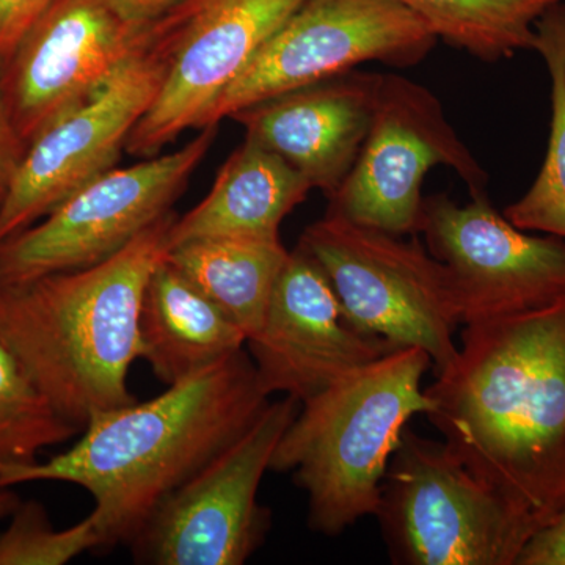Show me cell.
<instances>
[{"instance_id":"25","label":"cell","mask_w":565,"mask_h":565,"mask_svg":"<svg viewBox=\"0 0 565 565\" xmlns=\"http://www.w3.org/2000/svg\"><path fill=\"white\" fill-rule=\"evenodd\" d=\"M515 565H565V509L531 535Z\"/></svg>"},{"instance_id":"15","label":"cell","mask_w":565,"mask_h":565,"mask_svg":"<svg viewBox=\"0 0 565 565\" xmlns=\"http://www.w3.org/2000/svg\"><path fill=\"white\" fill-rule=\"evenodd\" d=\"M247 348L264 390L299 403L396 351L348 318L321 264L299 244L289 252L262 329Z\"/></svg>"},{"instance_id":"7","label":"cell","mask_w":565,"mask_h":565,"mask_svg":"<svg viewBox=\"0 0 565 565\" xmlns=\"http://www.w3.org/2000/svg\"><path fill=\"white\" fill-rule=\"evenodd\" d=\"M217 136L206 126L180 150L111 169L46 217L0 243V285H28L46 275L106 262L172 212Z\"/></svg>"},{"instance_id":"27","label":"cell","mask_w":565,"mask_h":565,"mask_svg":"<svg viewBox=\"0 0 565 565\" xmlns=\"http://www.w3.org/2000/svg\"><path fill=\"white\" fill-rule=\"evenodd\" d=\"M110 2L126 20L148 24L180 0H110Z\"/></svg>"},{"instance_id":"9","label":"cell","mask_w":565,"mask_h":565,"mask_svg":"<svg viewBox=\"0 0 565 565\" xmlns=\"http://www.w3.org/2000/svg\"><path fill=\"white\" fill-rule=\"evenodd\" d=\"M455 170L471 199L487 193L486 170L422 84L382 74L370 132L329 214L394 236L422 233L423 181L434 167Z\"/></svg>"},{"instance_id":"21","label":"cell","mask_w":565,"mask_h":565,"mask_svg":"<svg viewBox=\"0 0 565 565\" xmlns=\"http://www.w3.org/2000/svg\"><path fill=\"white\" fill-rule=\"evenodd\" d=\"M533 50L545 61L552 79V125L541 172L504 217L525 232L565 239V2H556L535 22Z\"/></svg>"},{"instance_id":"23","label":"cell","mask_w":565,"mask_h":565,"mask_svg":"<svg viewBox=\"0 0 565 565\" xmlns=\"http://www.w3.org/2000/svg\"><path fill=\"white\" fill-rule=\"evenodd\" d=\"M104 548L98 519L92 514L55 530L39 501H21L0 533V565H65L88 550Z\"/></svg>"},{"instance_id":"4","label":"cell","mask_w":565,"mask_h":565,"mask_svg":"<svg viewBox=\"0 0 565 565\" xmlns=\"http://www.w3.org/2000/svg\"><path fill=\"white\" fill-rule=\"evenodd\" d=\"M430 366L423 349H396L300 403L269 470L305 490L315 533L334 537L375 514L405 427L433 407L422 385Z\"/></svg>"},{"instance_id":"13","label":"cell","mask_w":565,"mask_h":565,"mask_svg":"<svg viewBox=\"0 0 565 565\" xmlns=\"http://www.w3.org/2000/svg\"><path fill=\"white\" fill-rule=\"evenodd\" d=\"M427 250L455 280L463 323L537 310L565 299V241L533 236L494 210L489 195L459 204L424 199Z\"/></svg>"},{"instance_id":"14","label":"cell","mask_w":565,"mask_h":565,"mask_svg":"<svg viewBox=\"0 0 565 565\" xmlns=\"http://www.w3.org/2000/svg\"><path fill=\"white\" fill-rule=\"evenodd\" d=\"M148 24L110 0H54L0 73L11 121L25 147L103 88L147 39Z\"/></svg>"},{"instance_id":"30","label":"cell","mask_w":565,"mask_h":565,"mask_svg":"<svg viewBox=\"0 0 565 565\" xmlns=\"http://www.w3.org/2000/svg\"><path fill=\"white\" fill-rule=\"evenodd\" d=\"M0 288H2V285H0Z\"/></svg>"},{"instance_id":"29","label":"cell","mask_w":565,"mask_h":565,"mask_svg":"<svg viewBox=\"0 0 565 565\" xmlns=\"http://www.w3.org/2000/svg\"><path fill=\"white\" fill-rule=\"evenodd\" d=\"M559 2H565V0H559Z\"/></svg>"},{"instance_id":"16","label":"cell","mask_w":565,"mask_h":565,"mask_svg":"<svg viewBox=\"0 0 565 565\" xmlns=\"http://www.w3.org/2000/svg\"><path fill=\"white\" fill-rule=\"evenodd\" d=\"M382 74L352 70L281 93L232 115L256 141L332 199L359 158Z\"/></svg>"},{"instance_id":"10","label":"cell","mask_w":565,"mask_h":565,"mask_svg":"<svg viewBox=\"0 0 565 565\" xmlns=\"http://www.w3.org/2000/svg\"><path fill=\"white\" fill-rule=\"evenodd\" d=\"M437 41L397 0H305L222 93L203 128L363 63L394 68L418 65Z\"/></svg>"},{"instance_id":"18","label":"cell","mask_w":565,"mask_h":565,"mask_svg":"<svg viewBox=\"0 0 565 565\" xmlns=\"http://www.w3.org/2000/svg\"><path fill=\"white\" fill-rule=\"evenodd\" d=\"M311 189L288 162L245 139L223 163L206 199L174 218L169 248L202 237L280 239L281 222Z\"/></svg>"},{"instance_id":"8","label":"cell","mask_w":565,"mask_h":565,"mask_svg":"<svg viewBox=\"0 0 565 565\" xmlns=\"http://www.w3.org/2000/svg\"><path fill=\"white\" fill-rule=\"evenodd\" d=\"M299 408L291 396L267 404L241 437L173 490L129 545L136 563L243 565L250 559L270 527V512L258 503L259 486Z\"/></svg>"},{"instance_id":"24","label":"cell","mask_w":565,"mask_h":565,"mask_svg":"<svg viewBox=\"0 0 565 565\" xmlns=\"http://www.w3.org/2000/svg\"><path fill=\"white\" fill-rule=\"evenodd\" d=\"M54 0H0V73Z\"/></svg>"},{"instance_id":"3","label":"cell","mask_w":565,"mask_h":565,"mask_svg":"<svg viewBox=\"0 0 565 565\" xmlns=\"http://www.w3.org/2000/svg\"><path fill=\"white\" fill-rule=\"evenodd\" d=\"M174 218L169 212L95 266L0 288V341L81 430L93 415L136 403L128 375L141 360V302Z\"/></svg>"},{"instance_id":"2","label":"cell","mask_w":565,"mask_h":565,"mask_svg":"<svg viewBox=\"0 0 565 565\" xmlns=\"http://www.w3.org/2000/svg\"><path fill=\"white\" fill-rule=\"evenodd\" d=\"M269 397L243 349L147 403L93 415L71 448L10 468L0 489L43 481L82 487L95 501L104 548L129 546L154 509L241 437Z\"/></svg>"},{"instance_id":"6","label":"cell","mask_w":565,"mask_h":565,"mask_svg":"<svg viewBox=\"0 0 565 565\" xmlns=\"http://www.w3.org/2000/svg\"><path fill=\"white\" fill-rule=\"evenodd\" d=\"M329 214L308 226L299 245L321 264L345 315L362 332L394 349L419 348L435 374L457 359L462 303L448 267L416 236L404 241Z\"/></svg>"},{"instance_id":"20","label":"cell","mask_w":565,"mask_h":565,"mask_svg":"<svg viewBox=\"0 0 565 565\" xmlns=\"http://www.w3.org/2000/svg\"><path fill=\"white\" fill-rule=\"evenodd\" d=\"M435 39L484 62L533 50L535 22L559 0H397Z\"/></svg>"},{"instance_id":"5","label":"cell","mask_w":565,"mask_h":565,"mask_svg":"<svg viewBox=\"0 0 565 565\" xmlns=\"http://www.w3.org/2000/svg\"><path fill=\"white\" fill-rule=\"evenodd\" d=\"M393 564L515 565L539 530L445 441L405 427L375 511Z\"/></svg>"},{"instance_id":"26","label":"cell","mask_w":565,"mask_h":565,"mask_svg":"<svg viewBox=\"0 0 565 565\" xmlns=\"http://www.w3.org/2000/svg\"><path fill=\"white\" fill-rule=\"evenodd\" d=\"M25 147L20 134L11 121L9 107L0 88V202L9 192L11 181L24 156Z\"/></svg>"},{"instance_id":"28","label":"cell","mask_w":565,"mask_h":565,"mask_svg":"<svg viewBox=\"0 0 565 565\" xmlns=\"http://www.w3.org/2000/svg\"><path fill=\"white\" fill-rule=\"evenodd\" d=\"M21 501V498L11 490V487L0 489V520L10 519V515L13 514L14 509L20 505Z\"/></svg>"},{"instance_id":"22","label":"cell","mask_w":565,"mask_h":565,"mask_svg":"<svg viewBox=\"0 0 565 565\" xmlns=\"http://www.w3.org/2000/svg\"><path fill=\"white\" fill-rule=\"evenodd\" d=\"M82 434L36 385L17 355L0 341V476L36 462L50 446Z\"/></svg>"},{"instance_id":"11","label":"cell","mask_w":565,"mask_h":565,"mask_svg":"<svg viewBox=\"0 0 565 565\" xmlns=\"http://www.w3.org/2000/svg\"><path fill=\"white\" fill-rule=\"evenodd\" d=\"M169 62V47L150 22L147 39L111 79L28 145L0 202V243L115 169L137 122L158 98Z\"/></svg>"},{"instance_id":"1","label":"cell","mask_w":565,"mask_h":565,"mask_svg":"<svg viewBox=\"0 0 565 565\" xmlns=\"http://www.w3.org/2000/svg\"><path fill=\"white\" fill-rule=\"evenodd\" d=\"M426 416L484 484L544 526L565 509V299L463 323Z\"/></svg>"},{"instance_id":"12","label":"cell","mask_w":565,"mask_h":565,"mask_svg":"<svg viewBox=\"0 0 565 565\" xmlns=\"http://www.w3.org/2000/svg\"><path fill=\"white\" fill-rule=\"evenodd\" d=\"M303 2L180 0L151 21L169 47V71L126 151L152 158L188 129H202L222 93Z\"/></svg>"},{"instance_id":"17","label":"cell","mask_w":565,"mask_h":565,"mask_svg":"<svg viewBox=\"0 0 565 565\" xmlns=\"http://www.w3.org/2000/svg\"><path fill=\"white\" fill-rule=\"evenodd\" d=\"M141 360L167 386L243 351L247 334L163 256L140 311Z\"/></svg>"},{"instance_id":"19","label":"cell","mask_w":565,"mask_h":565,"mask_svg":"<svg viewBox=\"0 0 565 565\" xmlns=\"http://www.w3.org/2000/svg\"><path fill=\"white\" fill-rule=\"evenodd\" d=\"M289 252L280 239L202 237L169 248L166 258L247 334L262 329Z\"/></svg>"}]
</instances>
